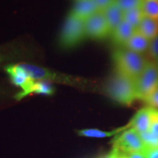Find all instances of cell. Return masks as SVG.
<instances>
[{"instance_id": "28", "label": "cell", "mask_w": 158, "mask_h": 158, "mask_svg": "<svg viewBox=\"0 0 158 158\" xmlns=\"http://www.w3.org/2000/svg\"><path fill=\"white\" fill-rule=\"evenodd\" d=\"M116 158H127V156H126L125 154L121 153L117 150V155H116Z\"/></svg>"}, {"instance_id": "25", "label": "cell", "mask_w": 158, "mask_h": 158, "mask_svg": "<svg viewBox=\"0 0 158 158\" xmlns=\"http://www.w3.org/2000/svg\"><path fill=\"white\" fill-rule=\"evenodd\" d=\"M142 152L147 158H158V148L144 147Z\"/></svg>"}, {"instance_id": "19", "label": "cell", "mask_w": 158, "mask_h": 158, "mask_svg": "<svg viewBox=\"0 0 158 158\" xmlns=\"http://www.w3.org/2000/svg\"><path fill=\"white\" fill-rule=\"evenodd\" d=\"M142 141L145 147L158 148V135L152 132L148 131L146 133H140Z\"/></svg>"}, {"instance_id": "9", "label": "cell", "mask_w": 158, "mask_h": 158, "mask_svg": "<svg viewBox=\"0 0 158 158\" xmlns=\"http://www.w3.org/2000/svg\"><path fill=\"white\" fill-rule=\"evenodd\" d=\"M98 12V9L93 0H77L70 14L85 21Z\"/></svg>"}, {"instance_id": "17", "label": "cell", "mask_w": 158, "mask_h": 158, "mask_svg": "<svg viewBox=\"0 0 158 158\" xmlns=\"http://www.w3.org/2000/svg\"><path fill=\"white\" fill-rule=\"evenodd\" d=\"M141 8L144 16L158 20L157 0H143Z\"/></svg>"}, {"instance_id": "20", "label": "cell", "mask_w": 158, "mask_h": 158, "mask_svg": "<svg viewBox=\"0 0 158 158\" xmlns=\"http://www.w3.org/2000/svg\"><path fill=\"white\" fill-rule=\"evenodd\" d=\"M143 0H116V3L123 12L141 7Z\"/></svg>"}, {"instance_id": "12", "label": "cell", "mask_w": 158, "mask_h": 158, "mask_svg": "<svg viewBox=\"0 0 158 158\" xmlns=\"http://www.w3.org/2000/svg\"><path fill=\"white\" fill-rule=\"evenodd\" d=\"M135 31L136 29L126 21H123L114 29L110 35L112 36V40L115 44L124 46L130 37L134 35Z\"/></svg>"}, {"instance_id": "11", "label": "cell", "mask_w": 158, "mask_h": 158, "mask_svg": "<svg viewBox=\"0 0 158 158\" xmlns=\"http://www.w3.org/2000/svg\"><path fill=\"white\" fill-rule=\"evenodd\" d=\"M21 65L24 69L27 76L35 81H43L45 80L56 81V79L58 78V76L56 73L47 69L28 64H21Z\"/></svg>"}, {"instance_id": "8", "label": "cell", "mask_w": 158, "mask_h": 158, "mask_svg": "<svg viewBox=\"0 0 158 158\" xmlns=\"http://www.w3.org/2000/svg\"><path fill=\"white\" fill-rule=\"evenodd\" d=\"M152 108L150 106L142 108L130 119V128H133L139 133L149 131L150 115Z\"/></svg>"}, {"instance_id": "24", "label": "cell", "mask_w": 158, "mask_h": 158, "mask_svg": "<svg viewBox=\"0 0 158 158\" xmlns=\"http://www.w3.org/2000/svg\"><path fill=\"white\" fill-rule=\"evenodd\" d=\"M99 12H103L105 10L107 9L108 7L113 5L116 0H93Z\"/></svg>"}, {"instance_id": "27", "label": "cell", "mask_w": 158, "mask_h": 158, "mask_svg": "<svg viewBox=\"0 0 158 158\" xmlns=\"http://www.w3.org/2000/svg\"><path fill=\"white\" fill-rule=\"evenodd\" d=\"M116 155H117V150L116 149H114V148H112L111 151H110L109 153L107 154V155L102 156V157L100 158H116Z\"/></svg>"}, {"instance_id": "1", "label": "cell", "mask_w": 158, "mask_h": 158, "mask_svg": "<svg viewBox=\"0 0 158 158\" xmlns=\"http://www.w3.org/2000/svg\"><path fill=\"white\" fill-rule=\"evenodd\" d=\"M109 97L124 106H131L137 99L135 79L116 71L106 87Z\"/></svg>"}, {"instance_id": "21", "label": "cell", "mask_w": 158, "mask_h": 158, "mask_svg": "<svg viewBox=\"0 0 158 158\" xmlns=\"http://www.w3.org/2000/svg\"><path fill=\"white\" fill-rule=\"evenodd\" d=\"M150 60L158 64V36L150 41L149 49L147 51Z\"/></svg>"}, {"instance_id": "29", "label": "cell", "mask_w": 158, "mask_h": 158, "mask_svg": "<svg viewBox=\"0 0 158 158\" xmlns=\"http://www.w3.org/2000/svg\"><path fill=\"white\" fill-rule=\"evenodd\" d=\"M157 1H158V0H157Z\"/></svg>"}, {"instance_id": "4", "label": "cell", "mask_w": 158, "mask_h": 158, "mask_svg": "<svg viewBox=\"0 0 158 158\" xmlns=\"http://www.w3.org/2000/svg\"><path fill=\"white\" fill-rule=\"evenodd\" d=\"M86 36L85 21L69 14L60 35V43L65 48H72Z\"/></svg>"}, {"instance_id": "18", "label": "cell", "mask_w": 158, "mask_h": 158, "mask_svg": "<svg viewBox=\"0 0 158 158\" xmlns=\"http://www.w3.org/2000/svg\"><path fill=\"white\" fill-rule=\"evenodd\" d=\"M45 94V95H51L54 93V89L52 86L47 84L45 82L43 81H35L33 84L32 87L31 88L29 91V95L30 94Z\"/></svg>"}, {"instance_id": "16", "label": "cell", "mask_w": 158, "mask_h": 158, "mask_svg": "<svg viewBox=\"0 0 158 158\" xmlns=\"http://www.w3.org/2000/svg\"><path fill=\"white\" fill-rule=\"evenodd\" d=\"M144 15L141 7H137L124 12L123 21H126L135 29H137Z\"/></svg>"}, {"instance_id": "13", "label": "cell", "mask_w": 158, "mask_h": 158, "mask_svg": "<svg viewBox=\"0 0 158 158\" xmlns=\"http://www.w3.org/2000/svg\"><path fill=\"white\" fill-rule=\"evenodd\" d=\"M102 13L106 18L108 29H109L110 33L111 35L114 29L123 21L124 12L120 9V7L115 2L113 5L105 10Z\"/></svg>"}, {"instance_id": "23", "label": "cell", "mask_w": 158, "mask_h": 158, "mask_svg": "<svg viewBox=\"0 0 158 158\" xmlns=\"http://www.w3.org/2000/svg\"><path fill=\"white\" fill-rule=\"evenodd\" d=\"M143 101L145 102L148 106L158 109V89L148 95Z\"/></svg>"}, {"instance_id": "2", "label": "cell", "mask_w": 158, "mask_h": 158, "mask_svg": "<svg viewBox=\"0 0 158 158\" xmlns=\"http://www.w3.org/2000/svg\"><path fill=\"white\" fill-rule=\"evenodd\" d=\"M116 71L133 79H136L145 68L149 59L143 54L127 48L117 49L112 55Z\"/></svg>"}, {"instance_id": "10", "label": "cell", "mask_w": 158, "mask_h": 158, "mask_svg": "<svg viewBox=\"0 0 158 158\" xmlns=\"http://www.w3.org/2000/svg\"><path fill=\"white\" fill-rule=\"evenodd\" d=\"M130 122H129L125 125L122 126L120 127H117L116 129L109 130V131H106V130H101L95 128H90V129H83L78 130L77 133L78 135L82 137L86 138H110L115 137L116 135H118L119 133H122L125 130L130 128Z\"/></svg>"}, {"instance_id": "7", "label": "cell", "mask_w": 158, "mask_h": 158, "mask_svg": "<svg viewBox=\"0 0 158 158\" xmlns=\"http://www.w3.org/2000/svg\"><path fill=\"white\" fill-rule=\"evenodd\" d=\"M86 35L92 39L101 40L110 35L102 12H98L85 21Z\"/></svg>"}, {"instance_id": "15", "label": "cell", "mask_w": 158, "mask_h": 158, "mask_svg": "<svg viewBox=\"0 0 158 158\" xmlns=\"http://www.w3.org/2000/svg\"><path fill=\"white\" fill-rule=\"evenodd\" d=\"M136 30L146 38L152 40L158 36V20L144 16Z\"/></svg>"}, {"instance_id": "3", "label": "cell", "mask_w": 158, "mask_h": 158, "mask_svg": "<svg viewBox=\"0 0 158 158\" xmlns=\"http://www.w3.org/2000/svg\"><path fill=\"white\" fill-rule=\"evenodd\" d=\"M138 100L144 99L158 89V64L149 59L145 68L135 79Z\"/></svg>"}, {"instance_id": "22", "label": "cell", "mask_w": 158, "mask_h": 158, "mask_svg": "<svg viewBox=\"0 0 158 158\" xmlns=\"http://www.w3.org/2000/svg\"><path fill=\"white\" fill-rule=\"evenodd\" d=\"M149 131L158 135V109L152 108L150 115Z\"/></svg>"}, {"instance_id": "14", "label": "cell", "mask_w": 158, "mask_h": 158, "mask_svg": "<svg viewBox=\"0 0 158 158\" xmlns=\"http://www.w3.org/2000/svg\"><path fill=\"white\" fill-rule=\"evenodd\" d=\"M150 41L151 40L146 38L136 30L124 47L128 50L134 51L138 54H143L144 52H147L149 49Z\"/></svg>"}, {"instance_id": "26", "label": "cell", "mask_w": 158, "mask_h": 158, "mask_svg": "<svg viewBox=\"0 0 158 158\" xmlns=\"http://www.w3.org/2000/svg\"><path fill=\"white\" fill-rule=\"evenodd\" d=\"M127 158H147L143 152H133L126 155Z\"/></svg>"}, {"instance_id": "6", "label": "cell", "mask_w": 158, "mask_h": 158, "mask_svg": "<svg viewBox=\"0 0 158 158\" xmlns=\"http://www.w3.org/2000/svg\"><path fill=\"white\" fill-rule=\"evenodd\" d=\"M5 71L10 77L11 81L15 86L22 89V92L15 96L18 100H21L25 97L28 96L29 91L35 84V81L31 79L27 76L21 64L8 65L5 68Z\"/></svg>"}, {"instance_id": "5", "label": "cell", "mask_w": 158, "mask_h": 158, "mask_svg": "<svg viewBox=\"0 0 158 158\" xmlns=\"http://www.w3.org/2000/svg\"><path fill=\"white\" fill-rule=\"evenodd\" d=\"M112 148L125 155L133 152H142L145 147L140 133L133 128H128L116 135L112 141Z\"/></svg>"}]
</instances>
